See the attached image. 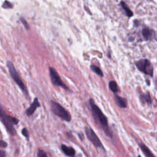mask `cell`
I'll return each mask as SVG.
<instances>
[{"label":"cell","mask_w":157,"mask_h":157,"mask_svg":"<svg viewBox=\"0 0 157 157\" xmlns=\"http://www.w3.org/2000/svg\"><path fill=\"white\" fill-rule=\"evenodd\" d=\"M90 104L91 106V112H92V114L95 121L99 125V126L102 128V129L105 132V133L108 136L112 137V133L109 129L107 117L104 115L101 109L96 105L93 99H90Z\"/></svg>","instance_id":"6da1fadb"},{"label":"cell","mask_w":157,"mask_h":157,"mask_svg":"<svg viewBox=\"0 0 157 157\" xmlns=\"http://www.w3.org/2000/svg\"><path fill=\"white\" fill-rule=\"evenodd\" d=\"M0 120L3 123L10 135L14 136L16 135V131L14 127V125H17L19 120L16 118L7 115L3 109L1 104H0Z\"/></svg>","instance_id":"7a4b0ae2"},{"label":"cell","mask_w":157,"mask_h":157,"mask_svg":"<svg viewBox=\"0 0 157 157\" xmlns=\"http://www.w3.org/2000/svg\"><path fill=\"white\" fill-rule=\"evenodd\" d=\"M7 67L8 68V70L9 71V73L12 77V78L14 79L15 82L18 85L19 88L21 89V90L23 91V93L28 96V90L27 87H26L25 85L23 82L22 80L21 79V78L20 77V75L19 74L18 72L16 70L14 64L10 61H8L7 62Z\"/></svg>","instance_id":"3957f363"},{"label":"cell","mask_w":157,"mask_h":157,"mask_svg":"<svg viewBox=\"0 0 157 157\" xmlns=\"http://www.w3.org/2000/svg\"><path fill=\"white\" fill-rule=\"evenodd\" d=\"M51 110L55 115L60 117L62 120L66 122H70L71 120V116L66 109L62 106L55 101H51Z\"/></svg>","instance_id":"277c9868"},{"label":"cell","mask_w":157,"mask_h":157,"mask_svg":"<svg viewBox=\"0 0 157 157\" xmlns=\"http://www.w3.org/2000/svg\"><path fill=\"white\" fill-rule=\"evenodd\" d=\"M136 66L137 68L147 75L153 77V68L150 61L147 59H142L136 62Z\"/></svg>","instance_id":"5b68a950"},{"label":"cell","mask_w":157,"mask_h":157,"mask_svg":"<svg viewBox=\"0 0 157 157\" xmlns=\"http://www.w3.org/2000/svg\"><path fill=\"white\" fill-rule=\"evenodd\" d=\"M85 134L87 135V137L96 147L104 149V146L102 144L101 141L99 140V139L98 138V137L97 136L94 131L91 129L90 126H87L85 128Z\"/></svg>","instance_id":"8992f818"},{"label":"cell","mask_w":157,"mask_h":157,"mask_svg":"<svg viewBox=\"0 0 157 157\" xmlns=\"http://www.w3.org/2000/svg\"><path fill=\"white\" fill-rule=\"evenodd\" d=\"M49 71H50V79L53 85L58 86V87H61L65 90H69V88H68V87H67V85L62 82L59 74L57 73V72L54 68L50 67Z\"/></svg>","instance_id":"52a82bcc"},{"label":"cell","mask_w":157,"mask_h":157,"mask_svg":"<svg viewBox=\"0 0 157 157\" xmlns=\"http://www.w3.org/2000/svg\"><path fill=\"white\" fill-rule=\"evenodd\" d=\"M40 106L41 105L38 101V99L37 98H35L33 103L31 104V106L27 109V111H26V114H27V116L32 115L36 110V109Z\"/></svg>","instance_id":"ba28073f"},{"label":"cell","mask_w":157,"mask_h":157,"mask_svg":"<svg viewBox=\"0 0 157 157\" xmlns=\"http://www.w3.org/2000/svg\"><path fill=\"white\" fill-rule=\"evenodd\" d=\"M142 34L144 36V39L146 41L152 40L155 36V31L148 28H144L142 31Z\"/></svg>","instance_id":"9c48e42d"},{"label":"cell","mask_w":157,"mask_h":157,"mask_svg":"<svg viewBox=\"0 0 157 157\" xmlns=\"http://www.w3.org/2000/svg\"><path fill=\"white\" fill-rule=\"evenodd\" d=\"M61 150L67 156H70V157H74L75 155V150L71 147H68L64 144L61 145Z\"/></svg>","instance_id":"30bf717a"},{"label":"cell","mask_w":157,"mask_h":157,"mask_svg":"<svg viewBox=\"0 0 157 157\" xmlns=\"http://www.w3.org/2000/svg\"><path fill=\"white\" fill-rule=\"evenodd\" d=\"M115 101L117 105L121 108H126L127 107L126 99L123 97H120L118 95L115 96Z\"/></svg>","instance_id":"8fae6325"},{"label":"cell","mask_w":157,"mask_h":157,"mask_svg":"<svg viewBox=\"0 0 157 157\" xmlns=\"http://www.w3.org/2000/svg\"><path fill=\"white\" fill-rule=\"evenodd\" d=\"M139 147L141 149V150L143 152L144 154L145 155L146 157H155V156L152 153V152L150 150V149L142 142H139Z\"/></svg>","instance_id":"7c38bea8"},{"label":"cell","mask_w":157,"mask_h":157,"mask_svg":"<svg viewBox=\"0 0 157 157\" xmlns=\"http://www.w3.org/2000/svg\"><path fill=\"white\" fill-rule=\"evenodd\" d=\"M140 99L143 104H147L150 105L152 103V98L149 92L146 93H142L140 96Z\"/></svg>","instance_id":"4fadbf2b"},{"label":"cell","mask_w":157,"mask_h":157,"mask_svg":"<svg viewBox=\"0 0 157 157\" xmlns=\"http://www.w3.org/2000/svg\"><path fill=\"white\" fill-rule=\"evenodd\" d=\"M120 4H121L122 8L125 10L126 14V16L128 17H132L133 16V13L132 10H131V9L128 7V6L126 4V3L124 1H121Z\"/></svg>","instance_id":"5bb4252c"},{"label":"cell","mask_w":157,"mask_h":157,"mask_svg":"<svg viewBox=\"0 0 157 157\" xmlns=\"http://www.w3.org/2000/svg\"><path fill=\"white\" fill-rule=\"evenodd\" d=\"M90 69L91 70V71H92L93 72H94L95 73H96L97 75L99 76L100 77H102L104 76V74H103V73L102 72V71L101 70V69L96 67V66H95V65H93L91 64L90 66Z\"/></svg>","instance_id":"9a60e30c"},{"label":"cell","mask_w":157,"mask_h":157,"mask_svg":"<svg viewBox=\"0 0 157 157\" xmlns=\"http://www.w3.org/2000/svg\"><path fill=\"white\" fill-rule=\"evenodd\" d=\"M109 87L113 93H115L119 91V88H118L117 84L115 81H111L109 83Z\"/></svg>","instance_id":"2e32d148"},{"label":"cell","mask_w":157,"mask_h":157,"mask_svg":"<svg viewBox=\"0 0 157 157\" xmlns=\"http://www.w3.org/2000/svg\"><path fill=\"white\" fill-rule=\"evenodd\" d=\"M2 7L4 9H11L13 7V5L9 1H5L2 5Z\"/></svg>","instance_id":"e0dca14e"},{"label":"cell","mask_w":157,"mask_h":157,"mask_svg":"<svg viewBox=\"0 0 157 157\" xmlns=\"http://www.w3.org/2000/svg\"><path fill=\"white\" fill-rule=\"evenodd\" d=\"M20 21L22 22V24L23 25V26L25 27V28L27 29V30H29L30 29V27L29 25L27 22V20H26L23 17H20Z\"/></svg>","instance_id":"ac0fdd59"},{"label":"cell","mask_w":157,"mask_h":157,"mask_svg":"<svg viewBox=\"0 0 157 157\" xmlns=\"http://www.w3.org/2000/svg\"><path fill=\"white\" fill-rule=\"evenodd\" d=\"M37 157H48V156L46 152L40 149L37 152Z\"/></svg>","instance_id":"d6986e66"},{"label":"cell","mask_w":157,"mask_h":157,"mask_svg":"<svg viewBox=\"0 0 157 157\" xmlns=\"http://www.w3.org/2000/svg\"><path fill=\"white\" fill-rule=\"evenodd\" d=\"M22 135L27 138V139H29V133H28V131L27 128H24L22 130Z\"/></svg>","instance_id":"ffe728a7"},{"label":"cell","mask_w":157,"mask_h":157,"mask_svg":"<svg viewBox=\"0 0 157 157\" xmlns=\"http://www.w3.org/2000/svg\"><path fill=\"white\" fill-rule=\"evenodd\" d=\"M7 146V144L5 141H4L1 139H0V147L6 148Z\"/></svg>","instance_id":"44dd1931"},{"label":"cell","mask_w":157,"mask_h":157,"mask_svg":"<svg viewBox=\"0 0 157 157\" xmlns=\"http://www.w3.org/2000/svg\"><path fill=\"white\" fill-rule=\"evenodd\" d=\"M0 157H6V153L4 150H0Z\"/></svg>","instance_id":"7402d4cb"},{"label":"cell","mask_w":157,"mask_h":157,"mask_svg":"<svg viewBox=\"0 0 157 157\" xmlns=\"http://www.w3.org/2000/svg\"><path fill=\"white\" fill-rule=\"evenodd\" d=\"M138 157H141V156H140V155H139V156H138Z\"/></svg>","instance_id":"603a6c76"}]
</instances>
